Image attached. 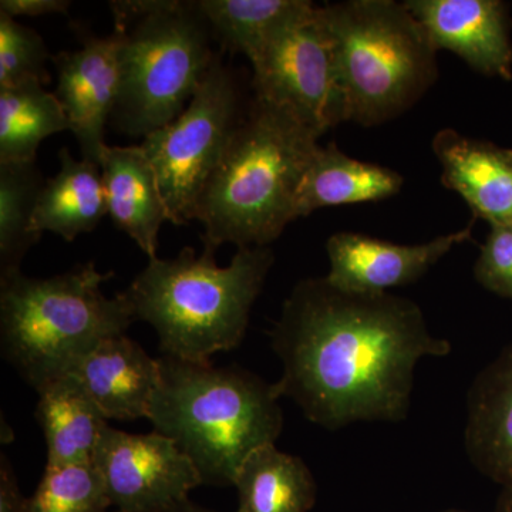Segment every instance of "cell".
I'll return each instance as SVG.
<instances>
[{
    "mask_svg": "<svg viewBox=\"0 0 512 512\" xmlns=\"http://www.w3.org/2000/svg\"><path fill=\"white\" fill-rule=\"evenodd\" d=\"M271 338L284 370L276 392L326 430L406 420L420 360L451 353L416 302L343 291L326 278L295 285Z\"/></svg>",
    "mask_w": 512,
    "mask_h": 512,
    "instance_id": "1",
    "label": "cell"
},
{
    "mask_svg": "<svg viewBox=\"0 0 512 512\" xmlns=\"http://www.w3.org/2000/svg\"><path fill=\"white\" fill-rule=\"evenodd\" d=\"M319 138L288 111L254 97L198 198L205 251L269 247L281 237L298 220L296 197Z\"/></svg>",
    "mask_w": 512,
    "mask_h": 512,
    "instance_id": "2",
    "label": "cell"
},
{
    "mask_svg": "<svg viewBox=\"0 0 512 512\" xmlns=\"http://www.w3.org/2000/svg\"><path fill=\"white\" fill-rule=\"evenodd\" d=\"M148 420L190 458L202 485H234L239 468L284 429L275 383L238 366L161 356Z\"/></svg>",
    "mask_w": 512,
    "mask_h": 512,
    "instance_id": "3",
    "label": "cell"
},
{
    "mask_svg": "<svg viewBox=\"0 0 512 512\" xmlns=\"http://www.w3.org/2000/svg\"><path fill=\"white\" fill-rule=\"evenodd\" d=\"M215 252L185 247L173 259H150L127 291L136 320L150 323L164 355L208 363L237 349L275 262L269 247L239 248L228 266Z\"/></svg>",
    "mask_w": 512,
    "mask_h": 512,
    "instance_id": "4",
    "label": "cell"
},
{
    "mask_svg": "<svg viewBox=\"0 0 512 512\" xmlns=\"http://www.w3.org/2000/svg\"><path fill=\"white\" fill-rule=\"evenodd\" d=\"M113 275L87 262L52 278L0 276L2 355L26 383L42 389L104 339L126 335L136 322L130 302L123 292L111 299L101 292Z\"/></svg>",
    "mask_w": 512,
    "mask_h": 512,
    "instance_id": "5",
    "label": "cell"
},
{
    "mask_svg": "<svg viewBox=\"0 0 512 512\" xmlns=\"http://www.w3.org/2000/svg\"><path fill=\"white\" fill-rule=\"evenodd\" d=\"M319 9L332 39L346 121L375 127L397 119L436 83L439 50L404 3L348 0Z\"/></svg>",
    "mask_w": 512,
    "mask_h": 512,
    "instance_id": "6",
    "label": "cell"
},
{
    "mask_svg": "<svg viewBox=\"0 0 512 512\" xmlns=\"http://www.w3.org/2000/svg\"><path fill=\"white\" fill-rule=\"evenodd\" d=\"M119 33L120 89L114 121L133 137L177 119L188 106L217 55L211 29L194 2H110Z\"/></svg>",
    "mask_w": 512,
    "mask_h": 512,
    "instance_id": "7",
    "label": "cell"
},
{
    "mask_svg": "<svg viewBox=\"0 0 512 512\" xmlns=\"http://www.w3.org/2000/svg\"><path fill=\"white\" fill-rule=\"evenodd\" d=\"M242 117L237 83L217 55L183 113L143 138L140 147L156 171L168 222L195 220L198 198Z\"/></svg>",
    "mask_w": 512,
    "mask_h": 512,
    "instance_id": "8",
    "label": "cell"
},
{
    "mask_svg": "<svg viewBox=\"0 0 512 512\" xmlns=\"http://www.w3.org/2000/svg\"><path fill=\"white\" fill-rule=\"evenodd\" d=\"M251 64L256 99L288 111L320 137L346 121L345 94L319 6L275 33Z\"/></svg>",
    "mask_w": 512,
    "mask_h": 512,
    "instance_id": "9",
    "label": "cell"
},
{
    "mask_svg": "<svg viewBox=\"0 0 512 512\" xmlns=\"http://www.w3.org/2000/svg\"><path fill=\"white\" fill-rule=\"evenodd\" d=\"M92 463L117 512L157 510L187 500L191 491L202 485L190 458L156 430L130 434L107 424Z\"/></svg>",
    "mask_w": 512,
    "mask_h": 512,
    "instance_id": "10",
    "label": "cell"
},
{
    "mask_svg": "<svg viewBox=\"0 0 512 512\" xmlns=\"http://www.w3.org/2000/svg\"><path fill=\"white\" fill-rule=\"evenodd\" d=\"M120 35L86 37L74 52L53 56L56 96L79 143L83 160L99 165L109 147L107 121L116 109L120 89Z\"/></svg>",
    "mask_w": 512,
    "mask_h": 512,
    "instance_id": "11",
    "label": "cell"
},
{
    "mask_svg": "<svg viewBox=\"0 0 512 512\" xmlns=\"http://www.w3.org/2000/svg\"><path fill=\"white\" fill-rule=\"evenodd\" d=\"M473 222L460 231L413 245L393 244L359 232H336L326 242L330 269L325 278L343 291L367 295L413 284L451 249L471 241Z\"/></svg>",
    "mask_w": 512,
    "mask_h": 512,
    "instance_id": "12",
    "label": "cell"
},
{
    "mask_svg": "<svg viewBox=\"0 0 512 512\" xmlns=\"http://www.w3.org/2000/svg\"><path fill=\"white\" fill-rule=\"evenodd\" d=\"M404 6L437 50L454 53L484 76L512 79L511 20L501 0H407Z\"/></svg>",
    "mask_w": 512,
    "mask_h": 512,
    "instance_id": "13",
    "label": "cell"
},
{
    "mask_svg": "<svg viewBox=\"0 0 512 512\" xmlns=\"http://www.w3.org/2000/svg\"><path fill=\"white\" fill-rule=\"evenodd\" d=\"M441 183L456 191L476 218L495 225L512 224V150L491 141L443 128L433 138Z\"/></svg>",
    "mask_w": 512,
    "mask_h": 512,
    "instance_id": "14",
    "label": "cell"
},
{
    "mask_svg": "<svg viewBox=\"0 0 512 512\" xmlns=\"http://www.w3.org/2000/svg\"><path fill=\"white\" fill-rule=\"evenodd\" d=\"M107 420L148 419L160 384V365L127 335L104 339L74 367Z\"/></svg>",
    "mask_w": 512,
    "mask_h": 512,
    "instance_id": "15",
    "label": "cell"
},
{
    "mask_svg": "<svg viewBox=\"0 0 512 512\" xmlns=\"http://www.w3.org/2000/svg\"><path fill=\"white\" fill-rule=\"evenodd\" d=\"M464 447L483 476L501 487L512 485V343L468 389Z\"/></svg>",
    "mask_w": 512,
    "mask_h": 512,
    "instance_id": "16",
    "label": "cell"
},
{
    "mask_svg": "<svg viewBox=\"0 0 512 512\" xmlns=\"http://www.w3.org/2000/svg\"><path fill=\"white\" fill-rule=\"evenodd\" d=\"M101 177L114 225L148 258H157L158 232L168 221V212L156 171L143 148L107 147Z\"/></svg>",
    "mask_w": 512,
    "mask_h": 512,
    "instance_id": "17",
    "label": "cell"
},
{
    "mask_svg": "<svg viewBox=\"0 0 512 512\" xmlns=\"http://www.w3.org/2000/svg\"><path fill=\"white\" fill-rule=\"evenodd\" d=\"M402 174L375 163L355 160L335 143L320 147L303 175L296 217L333 205L387 200L402 190Z\"/></svg>",
    "mask_w": 512,
    "mask_h": 512,
    "instance_id": "18",
    "label": "cell"
},
{
    "mask_svg": "<svg viewBox=\"0 0 512 512\" xmlns=\"http://www.w3.org/2000/svg\"><path fill=\"white\" fill-rule=\"evenodd\" d=\"M37 393L36 417L45 434L47 466L92 463L107 419L83 384L66 375Z\"/></svg>",
    "mask_w": 512,
    "mask_h": 512,
    "instance_id": "19",
    "label": "cell"
},
{
    "mask_svg": "<svg viewBox=\"0 0 512 512\" xmlns=\"http://www.w3.org/2000/svg\"><path fill=\"white\" fill-rule=\"evenodd\" d=\"M60 171L46 180L33 215V232L49 231L72 242L92 232L109 214L99 165L76 160L67 148L59 153Z\"/></svg>",
    "mask_w": 512,
    "mask_h": 512,
    "instance_id": "20",
    "label": "cell"
},
{
    "mask_svg": "<svg viewBox=\"0 0 512 512\" xmlns=\"http://www.w3.org/2000/svg\"><path fill=\"white\" fill-rule=\"evenodd\" d=\"M235 512H311L318 485L302 458L282 453L275 444L255 450L235 477Z\"/></svg>",
    "mask_w": 512,
    "mask_h": 512,
    "instance_id": "21",
    "label": "cell"
},
{
    "mask_svg": "<svg viewBox=\"0 0 512 512\" xmlns=\"http://www.w3.org/2000/svg\"><path fill=\"white\" fill-rule=\"evenodd\" d=\"M195 8L225 49L249 62L268 40L315 6L309 0H198Z\"/></svg>",
    "mask_w": 512,
    "mask_h": 512,
    "instance_id": "22",
    "label": "cell"
},
{
    "mask_svg": "<svg viewBox=\"0 0 512 512\" xmlns=\"http://www.w3.org/2000/svg\"><path fill=\"white\" fill-rule=\"evenodd\" d=\"M70 131L56 94L29 82L0 89V163H35L45 138Z\"/></svg>",
    "mask_w": 512,
    "mask_h": 512,
    "instance_id": "23",
    "label": "cell"
},
{
    "mask_svg": "<svg viewBox=\"0 0 512 512\" xmlns=\"http://www.w3.org/2000/svg\"><path fill=\"white\" fill-rule=\"evenodd\" d=\"M46 180L35 163H0V276L20 271L23 258L42 235L33 215Z\"/></svg>",
    "mask_w": 512,
    "mask_h": 512,
    "instance_id": "24",
    "label": "cell"
},
{
    "mask_svg": "<svg viewBox=\"0 0 512 512\" xmlns=\"http://www.w3.org/2000/svg\"><path fill=\"white\" fill-rule=\"evenodd\" d=\"M29 512H113L106 485L93 463L46 466L29 497Z\"/></svg>",
    "mask_w": 512,
    "mask_h": 512,
    "instance_id": "25",
    "label": "cell"
},
{
    "mask_svg": "<svg viewBox=\"0 0 512 512\" xmlns=\"http://www.w3.org/2000/svg\"><path fill=\"white\" fill-rule=\"evenodd\" d=\"M52 57L36 30L0 12V89L29 82L46 86V62Z\"/></svg>",
    "mask_w": 512,
    "mask_h": 512,
    "instance_id": "26",
    "label": "cell"
},
{
    "mask_svg": "<svg viewBox=\"0 0 512 512\" xmlns=\"http://www.w3.org/2000/svg\"><path fill=\"white\" fill-rule=\"evenodd\" d=\"M474 278L488 292L512 301V224L490 227L474 264Z\"/></svg>",
    "mask_w": 512,
    "mask_h": 512,
    "instance_id": "27",
    "label": "cell"
},
{
    "mask_svg": "<svg viewBox=\"0 0 512 512\" xmlns=\"http://www.w3.org/2000/svg\"><path fill=\"white\" fill-rule=\"evenodd\" d=\"M0 512H29V498L20 490L8 457H0Z\"/></svg>",
    "mask_w": 512,
    "mask_h": 512,
    "instance_id": "28",
    "label": "cell"
},
{
    "mask_svg": "<svg viewBox=\"0 0 512 512\" xmlns=\"http://www.w3.org/2000/svg\"><path fill=\"white\" fill-rule=\"evenodd\" d=\"M72 2L69 0H2L0 12L18 18V16H43L52 13L67 15Z\"/></svg>",
    "mask_w": 512,
    "mask_h": 512,
    "instance_id": "29",
    "label": "cell"
},
{
    "mask_svg": "<svg viewBox=\"0 0 512 512\" xmlns=\"http://www.w3.org/2000/svg\"><path fill=\"white\" fill-rule=\"evenodd\" d=\"M117 512V511H113ZM146 512H218L214 510H208V508L201 507L192 503L190 498L183 501H177V503L165 505V507L157 508V510H151Z\"/></svg>",
    "mask_w": 512,
    "mask_h": 512,
    "instance_id": "30",
    "label": "cell"
},
{
    "mask_svg": "<svg viewBox=\"0 0 512 512\" xmlns=\"http://www.w3.org/2000/svg\"><path fill=\"white\" fill-rule=\"evenodd\" d=\"M494 512H512V485L503 487Z\"/></svg>",
    "mask_w": 512,
    "mask_h": 512,
    "instance_id": "31",
    "label": "cell"
},
{
    "mask_svg": "<svg viewBox=\"0 0 512 512\" xmlns=\"http://www.w3.org/2000/svg\"><path fill=\"white\" fill-rule=\"evenodd\" d=\"M440 512H471L467 510H458V508H448V510L440 511Z\"/></svg>",
    "mask_w": 512,
    "mask_h": 512,
    "instance_id": "32",
    "label": "cell"
}]
</instances>
